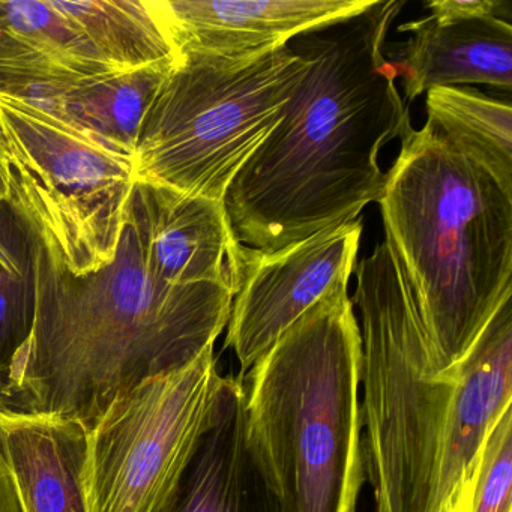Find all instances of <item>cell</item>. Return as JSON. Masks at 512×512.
<instances>
[{"label":"cell","mask_w":512,"mask_h":512,"mask_svg":"<svg viewBox=\"0 0 512 512\" xmlns=\"http://www.w3.org/2000/svg\"><path fill=\"white\" fill-rule=\"evenodd\" d=\"M427 10L436 19L499 17L511 22V7L499 0H434L427 4Z\"/></svg>","instance_id":"7402d4cb"},{"label":"cell","mask_w":512,"mask_h":512,"mask_svg":"<svg viewBox=\"0 0 512 512\" xmlns=\"http://www.w3.org/2000/svg\"><path fill=\"white\" fill-rule=\"evenodd\" d=\"M404 43L389 46L388 61L403 77L407 103L434 88L487 85L511 91L512 26L499 17L436 19L404 23Z\"/></svg>","instance_id":"4fadbf2b"},{"label":"cell","mask_w":512,"mask_h":512,"mask_svg":"<svg viewBox=\"0 0 512 512\" xmlns=\"http://www.w3.org/2000/svg\"><path fill=\"white\" fill-rule=\"evenodd\" d=\"M125 221L146 266L170 284L212 283L238 292L244 245L236 241L223 202L136 182Z\"/></svg>","instance_id":"30bf717a"},{"label":"cell","mask_w":512,"mask_h":512,"mask_svg":"<svg viewBox=\"0 0 512 512\" xmlns=\"http://www.w3.org/2000/svg\"><path fill=\"white\" fill-rule=\"evenodd\" d=\"M52 4L115 70L175 61V49L149 0H52Z\"/></svg>","instance_id":"ac0fdd59"},{"label":"cell","mask_w":512,"mask_h":512,"mask_svg":"<svg viewBox=\"0 0 512 512\" xmlns=\"http://www.w3.org/2000/svg\"><path fill=\"white\" fill-rule=\"evenodd\" d=\"M445 512H470L469 502L466 499H457L449 503Z\"/></svg>","instance_id":"484cf974"},{"label":"cell","mask_w":512,"mask_h":512,"mask_svg":"<svg viewBox=\"0 0 512 512\" xmlns=\"http://www.w3.org/2000/svg\"><path fill=\"white\" fill-rule=\"evenodd\" d=\"M22 224L34 323L0 386V406L88 428L134 386L196 361L229 322L232 290L157 280L125 220L115 259L86 277L56 265Z\"/></svg>","instance_id":"7a4b0ae2"},{"label":"cell","mask_w":512,"mask_h":512,"mask_svg":"<svg viewBox=\"0 0 512 512\" xmlns=\"http://www.w3.org/2000/svg\"><path fill=\"white\" fill-rule=\"evenodd\" d=\"M374 0H149L176 55L247 56L358 16Z\"/></svg>","instance_id":"8fae6325"},{"label":"cell","mask_w":512,"mask_h":512,"mask_svg":"<svg viewBox=\"0 0 512 512\" xmlns=\"http://www.w3.org/2000/svg\"><path fill=\"white\" fill-rule=\"evenodd\" d=\"M427 122L512 191V109L467 86L427 92Z\"/></svg>","instance_id":"d6986e66"},{"label":"cell","mask_w":512,"mask_h":512,"mask_svg":"<svg viewBox=\"0 0 512 512\" xmlns=\"http://www.w3.org/2000/svg\"><path fill=\"white\" fill-rule=\"evenodd\" d=\"M11 194L13 190H11L10 163H8L4 143L0 139V206H10Z\"/></svg>","instance_id":"cb8c5ba5"},{"label":"cell","mask_w":512,"mask_h":512,"mask_svg":"<svg viewBox=\"0 0 512 512\" xmlns=\"http://www.w3.org/2000/svg\"><path fill=\"white\" fill-rule=\"evenodd\" d=\"M305 70L307 59L290 43L247 56L179 53L143 119L136 182L223 202Z\"/></svg>","instance_id":"8992f818"},{"label":"cell","mask_w":512,"mask_h":512,"mask_svg":"<svg viewBox=\"0 0 512 512\" xmlns=\"http://www.w3.org/2000/svg\"><path fill=\"white\" fill-rule=\"evenodd\" d=\"M458 370L460 388L452 409L440 479L445 509L475 466L485 437L512 403L511 296L488 320Z\"/></svg>","instance_id":"9a60e30c"},{"label":"cell","mask_w":512,"mask_h":512,"mask_svg":"<svg viewBox=\"0 0 512 512\" xmlns=\"http://www.w3.org/2000/svg\"><path fill=\"white\" fill-rule=\"evenodd\" d=\"M0 139L10 163V208L50 259L74 277L106 268L136 185L134 154L4 92Z\"/></svg>","instance_id":"52a82bcc"},{"label":"cell","mask_w":512,"mask_h":512,"mask_svg":"<svg viewBox=\"0 0 512 512\" xmlns=\"http://www.w3.org/2000/svg\"><path fill=\"white\" fill-rule=\"evenodd\" d=\"M113 71L52 0H0V76L77 79Z\"/></svg>","instance_id":"e0dca14e"},{"label":"cell","mask_w":512,"mask_h":512,"mask_svg":"<svg viewBox=\"0 0 512 512\" xmlns=\"http://www.w3.org/2000/svg\"><path fill=\"white\" fill-rule=\"evenodd\" d=\"M0 512H25L13 473L0 451Z\"/></svg>","instance_id":"603a6c76"},{"label":"cell","mask_w":512,"mask_h":512,"mask_svg":"<svg viewBox=\"0 0 512 512\" xmlns=\"http://www.w3.org/2000/svg\"><path fill=\"white\" fill-rule=\"evenodd\" d=\"M341 277L247 373L251 451L286 512H356L362 338Z\"/></svg>","instance_id":"277c9868"},{"label":"cell","mask_w":512,"mask_h":512,"mask_svg":"<svg viewBox=\"0 0 512 512\" xmlns=\"http://www.w3.org/2000/svg\"><path fill=\"white\" fill-rule=\"evenodd\" d=\"M34 307V272L28 245V254L19 268L0 269V386L31 335Z\"/></svg>","instance_id":"44dd1931"},{"label":"cell","mask_w":512,"mask_h":512,"mask_svg":"<svg viewBox=\"0 0 512 512\" xmlns=\"http://www.w3.org/2000/svg\"><path fill=\"white\" fill-rule=\"evenodd\" d=\"M362 229L356 218L277 253L244 245V271L224 341L242 377L341 277L353 274Z\"/></svg>","instance_id":"9c48e42d"},{"label":"cell","mask_w":512,"mask_h":512,"mask_svg":"<svg viewBox=\"0 0 512 512\" xmlns=\"http://www.w3.org/2000/svg\"><path fill=\"white\" fill-rule=\"evenodd\" d=\"M404 5L374 0L358 16L290 41L307 70L224 196L239 244L277 253L379 203L386 182L380 151L413 131L409 103L385 59Z\"/></svg>","instance_id":"6da1fadb"},{"label":"cell","mask_w":512,"mask_h":512,"mask_svg":"<svg viewBox=\"0 0 512 512\" xmlns=\"http://www.w3.org/2000/svg\"><path fill=\"white\" fill-rule=\"evenodd\" d=\"M173 62L77 79L0 76V92L20 98L134 154L143 119Z\"/></svg>","instance_id":"5bb4252c"},{"label":"cell","mask_w":512,"mask_h":512,"mask_svg":"<svg viewBox=\"0 0 512 512\" xmlns=\"http://www.w3.org/2000/svg\"><path fill=\"white\" fill-rule=\"evenodd\" d=\"M379 206L385 241L451 370L512 295V191L425 122L401 139Z\"/></svg>","instance_id":"3957f363"},{"label":"cell","mask_w":512,"mask_h":512,"mask_svg":"<svg viewBox=\"0 0 512 512\" xmlns=\"http://www.w3.org/2000/svg\"><path fill=\"white\" fill-rule=\"evenodd\" d=\"M512 412L502 413L482 443L473 473L470 512H511Z\"/></svg>","instance_id":"ffe728a7"},{"label":"cell","mask_w":512,"mask_h":512,"mask_svg":"<svg viewBox=\"0 0 512 512\" xmlns=\"http://www.w3.org/2000/svg\"><path fill=\"white\" fill-rule=\"evenodd\" d=\"M0 451L25 512H88L83 490L86 428L0 406Z\"/></svg>","instance_id":"2e32d148"},{"label":"cell","mask_w":512,"mask_h":512,"mask_svg":"<svg viewBox=\"0 0 512 512\" xmlns=\"http://www.w3.org/2000/svg\"><path fill=\"white\" fill-rule=\"evenodd\" d=\"M220 379L211 346L134 386L86 428L88 512H160L206 430Z\"/></svg>","instance_id":"ba28073f"},{"label":"cell","mask_w":512,"mask_h":512,"mask_svg":"<svg viewBox=\"0 0 512 512\" xmlns=\"http://www.w3.org/2000/svg\"><path fill=\"white\" fill-rule=\"evenodd\" d=\"M361 317L362 452L374 512H445L440 479L460 388L425 329L406 272L388 242L356 263Z\"/></svg>","instance_id":"5b68a950"},{"label":"cell","mask_w":512,"mask_h":512,"mask_svg":"<svg viewBox=\"0 0 512 512\" xmlns=\"http://www.w3.org/2000/svg\"><path fill=\"white\" fill-rule=\"evenodd\" d=\"M23 257H17L4 242L0 241V269L2 271H13L19 268Z\"/></svg>","instance_id":"d4e9b609"},{"label":"cell","mask_w":512,"mask_h":512,"mask_svg":"<svg viewBox=\"0 0 512 512\" xmlns=\"http://www.w3.org/2000/svg\"><path fill=\"white\" fill-rule=\"evenodd\" d=\"M160 512H286L248 443L241 374L221 376L206 430Z\"/></svg>","instance_id":"7c38bea8"}]
</instances>
